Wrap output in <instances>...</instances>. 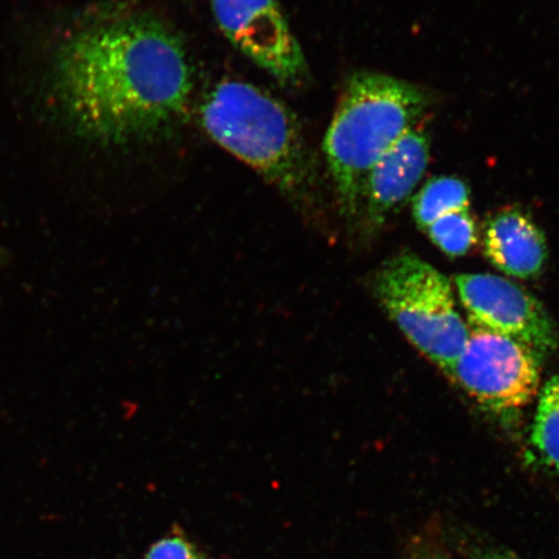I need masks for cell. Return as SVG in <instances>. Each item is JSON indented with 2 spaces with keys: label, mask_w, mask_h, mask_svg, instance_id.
Here are the masks:
<instances>
[{
  "label": "cell",
  "mask_w": 559,
  "mask_h": 559,
  "mask_svg": "<svg viewBox=\"0 0 559 559\" xmlns=\"http://www.w3.org/2000/svg\"><path fill=\"white\" fill-rule=\"evenodd\" d=\"M201 122L223 148L249 165L293 204L311 200L314 177L296 117L250 83L223 82L201 107Z\"/></svg>",
  "instance_id": "3"
},
{
  "label": "cell",
  "mask_w": 559,
  "mask_h": 559,
  "mask_svg": "<svg viewBox=\"0 0 559 559\" xmlns=\"http://www.w3.org/2000/svg\"><path fill=\"white\" fill-rule=\"evenodd\" d=\"M454 285L472 324L519 342L542 360L556 352L558 335L547 310L521 286L489 274H461Z\"/></svg>",
  "instance_id": "6"
},
{
  "label": "cell",
  "mask_w": 559,
  "mask_h": 559,
  "mask_svg": "<svg viewBox=\"0 0 559 559\" xmlns=\"http://www.w3.org/2000/svg\"><path fill=\"white\" fill-rule=\"evenodd\" d=\"M56 82L75 128L110 144L169 129L185 114L193 85L178 35L148 15L74 34L56 59Z\"/></svg>",
  "instance_id": "1"
},
{
  "label": "cell",
  "mask_w": 559,
  "mask_h": 559,
  "mask_svg": "<svg viewBox=\"0 0 559 559\" xmlns=\"http://www.w3.org/2000/svg\"><path fill=\"white\" fill-rule=\"evenodd\" d=\"M412 559H451L444 551L435 548L417 549Z\"/></svg>",
  "instance_id": "14"
},
{
  "label": "cell",
  "mask_w": 559,
  "mask_h": 559,
  "mask_svg": "<svg viewBox=\"0 0 559 559\" xmlns=\"http://www.w3.org/2000/svg\"><path fill=\"white\" fill-rule=\"evenodd\" d=\"M221 31L237 50L283 85L307 74L302 48L277 0H210Z\"/></svg>",
  "instance_id": "7"
},
{
  "label": "cell",
  "mask_w": 559,
  "mask_h": 559,
  "mask_svg": "<svg viewBox=\"0 0 559 559\" xmlns=\"http://www.w3.org/2000/svg\"><path fill=\"white\" fill-rule=\"evenodd\" d=\"M481 249L487 261L510 277L534 278L548 261L545 235L521 209L506 207L486 221Z\"/></svg>",
  "instance_id": "9"
},
{
  "label": "cell",
  "mask_w": 559,
  "mask_h": 559,
  "mask_svg": "<svg viewBox=\"0 0 559 559\" xmlns=\"http://www.w3.org/2000/svg\"><path fill=\"white\" fill-rule=\"evenodd\" d=\"M423 233L451 258L464 257L478 241V229L471 209L459 210L431 223Z\"/></svg>",
  "instance_id": "12"
},
{
  "label": "cell",
  "mask_w": 559,
  "mask_h": 559,
  "mask_svg": "<svg viewBox=\"0 0 559 559\" xmlns=\"http://www.w3.org/2000/svg\"><path fill=\"white\" fill-rule=\"evenodd\" d=\"M144 559H201L198 551L185 537L173 535L159 540L150 549Z\"/></svg>",
  "instance_id": "13"
},
{
  "label": "cell",
  "mask_w": 559,
  "mask_h": 559,
  "mask_svg": "<svg viewBox=\"0 0 559 559\" xmlns=\"http://www.w3.org/2000/svg\"><path fill=\"white\" fill-rule=\"evenodd\" d=\"M478 559H523L520 556L512 554V551L508 550H487L484 554L478 556Z\"/></svg>",
  "instance_id": "15"
},
{
  "label": "cell",
  "mask_w": 559,
  "mask_h": 559,
  "mask_svg": "<svg viewBox=\"0 0 559 559\" xmlns=\"http://www.w3.org/2000/svg\"><path fill=\"white\" fill-rule=\"evenodd\" d=\"M430 159V139L414 128L377 160L367 179L360 221L369 230L379 229L395 214L421 181Z\"/></svg>",
  "instance_id": "8"
},
{
  "label": "cell",
  "mask_w": 559,
  "mask_h": 559,
  "mask_svg": "<svg viewBox=\"0 0 559 559\" xmlns=\"http://www.w3.org/2000/svg\"><path fill=\"white\" fill-rule=\"evenodd\" d=\"M542 361L519 342L469 323V337L449 377L479 407L510 414L539 394Z\"/></svg>",
  "instance_id": "5"
},
{
  "label": "cell",
  "mask_w": 559,
  "mask_h": 559,
  "mask_svg": "<svg viewBox=\"0 0 559 559\" xmlns=\"http://www.w3.org/2000/svg\"><path fill=\"white\" fill-rule=\"evenodd\" d=\"M471 188L454 177L430 179L412 201V213L419 229L459 210L471 209Z\"/></svg>",
  "instance_id": "11"
},
{
  "label": "cell",
  "mask_w": 559,
  "mask_h": 559,
  "mask_svg": "<svg viewBox=\"0 0 559 559\" xmlns=\"http://www.w3.org/2000/svg\"><path fill=\"white\" fill-rule=\"evenodd\" d=\"M373 292L411 344L450 376L469 337L450 280L435 265L403 251L376 272Z\"/></svg>",
  "instance_id": "4"
},
{
  "label": "cell",
  "mask_w": 559,
  "mask_h": 559,
  "mask_svg": "<svg viewBox=\"0 0 559 559\" xmlns=\"http://www.w3.org/2000/svg\"><path fill=\"white\" fill-rule=\"evenodd\" d=\"M534 463L559 477V374L545 383L530 435Z\"/></svg>",
  "instance_id": "10"
},
{
  "label": "cell",
  "mask_w": 559,
  "mask_h": 559,
  "mask_svg": "<svg viewBox=\"0 0 559 559\" xmlns=\"http://www.w3.org/2000/svg\"><path fill=\"white\" fill-rule=\"evenodd\" d=\"M431 99L425 90L386 74L360 72L346 83L324 140L342 216L360 221L367 179L405 132L416 128Z\"/></svg>",
  "instance_id": "2"
}]
</instances>
